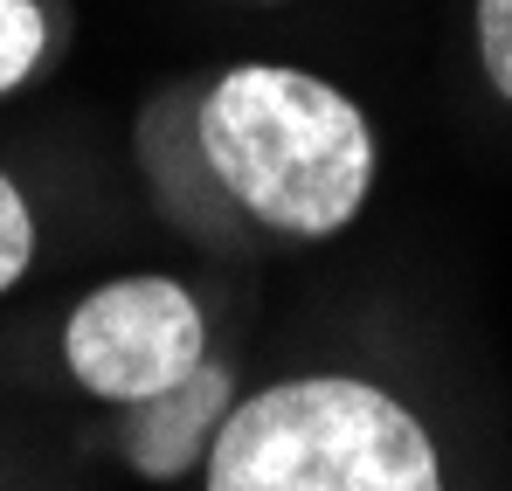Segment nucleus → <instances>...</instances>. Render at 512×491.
I'll list each match as a JSON object with an SVG mask.
<instances>
[{"instance_id": "obj_3", "label": "nucleus", "mask_w": 512, "mask_h": 491, "mask_svg": "<svg viewBox=\"0 0 512 491\" xmlns=\"http://www.w3.org/2000/svg\"><path fill=\"white\" fill-rule=\"evenodd\" d=\"M63 360L104 402H146L173 381H187L208 360L201 305L173 277H118L90 291L63 326Z\"/></svg>"}, {"instance_id": "obj_6", "label": "nucleus", "mask_w": 512, "mask_h": 491, "mask_svg": "<svg viewBox=\"0 0 512 491\" xmlns=\"http://www.w3.org/2000/svg\"><path fill=\"white\" fill-rule=\"evenodd\" d=\"M28 256H35V222H28V201H21V187L0 173V291L28 270Z\"/></svg>"}, {"instance_id": "obj_1", "label": "nucleus", "mask_w": 512, "mask_h": 491, "mask_svg": "<svg viewBox=\"0 0 512 491\" xmlns=\"http://www.w3.org/2000/svg\"><path fill=\"white\" fill-rule=\"evenodd\" d=\"M194 153L215 187L277 236H333L374 180V132L326 77L243 63L201 97Z\"/></svg>"}, {"instance_id": "obj_7", "label": "nucleus", "mask_w": 512, "mask_h": 491, "mask_svg": "<svg viewBox=\"0 0 512 491\" xmlns=\"http://www.w3.org/2000/svg\"><path fill=\"white\" fill-rule=\"evenodd\" d=\"M478 56L499 97H512V0H478Z\"/></svg>"}, {"instance_id": "obj_2", "label": "nucleus", "mask_w": 512, "mask_h": 491, "mask_svg": "<svg viewBox=\"0 0 512 491\" xmlns=\"http://www.w3.org/2000/svg\"><path fill=\"white\" fill-rule=\"evenodd\" d=\"M208 491H443V471L395 395L312 374L229 409L208 443Z\"/></svg>"}, {"instance_id": "obj_5", "label": "nucleus", "mask_w": 512, "mask_h": 491, "mask_svg": "<svg viewBox=\"0 0 512 491\" xmlns=\"http://www.w3.org/2000/svg\"><path fill=\"white\" fill-rule=\"evenodd\" d=\"M35 56H42V7L35 0H0V90H14L28 77Z\"/></svg>"}, {"instance_id": "obj_4", "label": "nucleus", "mask_w": 512, "mask_h": 491, "mask_svg": "<svg viewBox=\"0 0 512 491\" xmlns=\"http://www.w3.org/2000/svg\"><path fill=\"white\" fill-rule=\"evenodd\" d=\"M222 422H229V367H208V360H201L187 381H173L160 395L132 402L125 457H132L153 485H167V478H180V471L215 443Z\"/></svg>"}]
</instances>
